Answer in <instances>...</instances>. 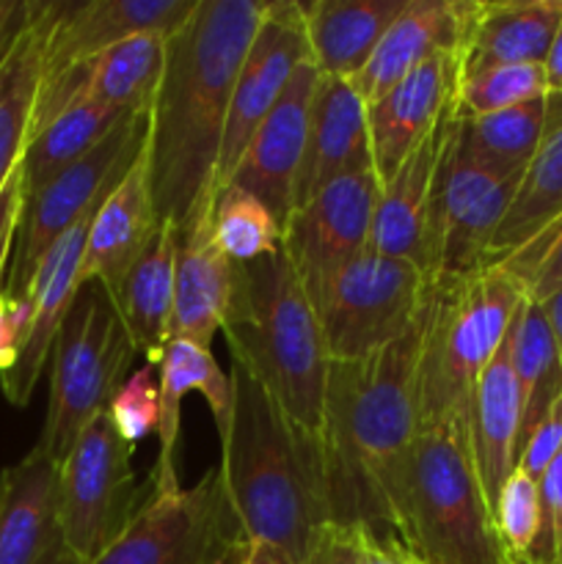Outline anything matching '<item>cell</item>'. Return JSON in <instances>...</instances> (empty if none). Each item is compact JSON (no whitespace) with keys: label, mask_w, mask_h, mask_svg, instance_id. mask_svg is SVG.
<instances>
[{"label":"cell","mask_w":562,"mask_h":564,"mask_svg":"<svg viewBox=\"0 0 562 564\" xmlns=\"http://www.w3.org/2000/svg\"><path fill=\"white\" fill-rule=\"evenodd\" d=\"M301 564H419L397 540L361 523H325Z\"/></svg>","instance_id":"39"},{"label":"cell","mask_w":562,"mask_h":564,"mask_svg":"<svg viewBox=\"0 0 562 564\" xmlns=\"http://www.w3.org/2000/svg\"><path fill=\"white\" fill-rule=\"evenodd\" d=\"M33 303L25 297H11L0 290V375L14 367L17 356L22 350L28 328H31Z\"/></svg>","instance_id":"43"},{"label":"cell","mask_w":562,"mask_h":564,"mask_svg":"<svg viewBox=\"0 0 562 564\" xmlns=\"http://www.w3.org/2000/svg\"><path fill=\"white\" fill-rule=\"evenodd\" d=\"M527 290L532 303H543L554 292L562 290V220L545 229L534 242H529L521 253L501 262Z\"/></svg>","instance_id":"41"},{"label":"cell","mask_w":562,"mask_h":564,"mask_svg":"<svg viewBox=\"0 0 562 564\" xmlns=\"http://www.w3.org/2000/svg\"><path fill=\"white\" fill-rule=\"evenodd\" d=\"M198 0H86L42 3L44 64L42 86L91 64L105 50L138 33H171L185 25Z\"/></svg>","instance_id":"15"},{"label":"cell","mask_w":562,"mask_h":564,"mask_svg":"<svg viewBox=\"0 0 562 564\" xmlns=\"http://www.w3.org/2000/svg\"><path fill=\"white\" fill-rule=\"evenodd\" d=\"M523 171L488 169L463 158L441 141L435 180L433 231H430V275H472L485 264L490 240L510 209Z\"/></svg>","instance_id":"12"},{"label":"cell","mask_w":562,"mask_h":564,"mask_svg":"<svg viewBox=\"0 0 562 564\" xmlns=\"http://www.w3.org/2000/svg\"><path fill=\"white\" fill-rule=\"evenodd\" d=\"M441 141H444V121L380 185L372 226H369V251L406 259L428 275Z\"/></svg>","instance_id":"22"},{"label":"cell","mask_w":562,"mask_h":564,"mask_svg":"<svg viewBox=\"0 0 562 564\" xmlns=\"http://www.w3.org/2000/svg\"><path fill=\"white\" fill-rule=\"evenodd\" d=\"M545 124H549V94L485 116H455L450 108L444 119L446 141L457 154L507 174L527 171L529 160L543 141Z\"/></svg>","instance_id":"32"},{"label":"cell","mask_w":562,"mask_h":564,"mask_svg":"<svg viewBox=\"0 0 562 564\" xmlns=\"http://www.w3.org/2000/svg\"><path fill=\"white\" fill-rule=\"evenodd\" d=\"M395 532L419 564H512L474 466L468 424L417 430L397 482Z\"/></svg>","instance_id":"5"},{"label":"cell","mask_w":562,"mask_h":564,"mask_svg":"<svg viewBox=\"0 0 562 564\" xmlns=\"http://www.w3.org/2000/svg\"><path fill=\"white\" fill-rule=\"evenodd\" d=\"M0 564H80L58 516V463L33 446L0 471Z\"/></svg>","instance_id":"17"},{"label":"cell","mask_w":562,"mask_h":564,"mask_svg":"<svg viewBox=\"0 0 562 564\" xmlns=\"http://www.w3.org/2000/svg\"><path fill=\"white\" fill-rule=\"evenodd\" d=\"M494 523L510 562H532L543 534V501H540V485L518 466L501 485L494 507Z\"/></svg>","instance_id":"38"},{"label":"cell","mask_w":562,"mask_h":564,"mask_svg":"<svg viewBox=\"0 0 562 564\" xmlns=\"http://www.w3.org/2000/svg\"><path fill=\"white\" fill-rule=\"evenodd\" d=\"M270 0H198L165 39V69L149 110L147 174L160 224L185 231L218 193L220 143L231 91Z\"/></svg>","instance_id":"1"},{"label":"cell","mask_w":562,"mask_h":564,"mask_svg":"<svg viewBox=\"0 0 562 564\" xmlns=\"http://www.w3.org/2000/svg\"><path fill=\"white\" fill-rule=\"evenodd\" d=\"M165 69V36L138 33L86 66L83 91L94 102L125 116H149Z\"/></svg>","instance_id":"34"},{"label":"cell","mask_w":562,"mask_h":564,"mask_svg":"<svg viewBox=\"0 0 562 564\" xmlns=\"http://www.w3.org/2000/svg\"><path fill=\"white\" fill-rule=\"evenodd\" d=\"M213 231L220 251L237 264L270 257L284 242V229L273 213L237 185L220 187L215 196Z\"/></svg>","instance_id":"36"},{"label":"cell","mask_w":562,"mask_h":564,"mask_svg":"<svg viewBox=\"0 0 562 564\" xmlns=\"http://www.w3.org/2000/svg\"><path fill=\"white\" fill-rule=\"evenodd\" d=\"M102 204H99V207H102ZM97 209L83 215V218L77 220L53 248H50L47 257L39 264L36 275H33L31 292H28V301L33 303L31 328H28V336L25 341H22V350L20 356H17L14 367L6 375H0L3 397L14 408H25L28 402H31L39 378H42L44 367H47L50 361L55 339H58L61 325H64L72 303H75L77 292H80L83 253H86L88 226H91V218L97 215Z\"/></svg>","instance_id":"18"},{"label":"cell","mask_w":562,"mask_h":564,"mask_svg":"<svg viewBox=\"0 0 562 564\" xmlns=\"http://www.w3.org/2000/svg\"><path fill=\"white\" fill-rule=\"evenodd\" d=\"M149 132V116H125L110 130L102 143L86 158L61 171L55 180L25 196L20 215V229L14 240V262L3 290L11 297H25L31 292L33 275L47 257L50 248L91 209L108 198V193L130 174L136 160L143 154Z\"/></svg>","instance_id":"9"},{"label":"cell","mask_w":562,"mask_h":564,"mask_svg":"<svg viewBox=\"0 0 562 564\" xmlns=\"http://www.w3.org/2000/svg\"><path fill=\"white\" fill-rule=\"evenodd\" d=\"M132 356L105 286L83 284L50 352V402L36 449L61 466L77 435L127 380Z\"/></svg>","instance_id":"7"},{"label":"cell","mask_w":562,"mask_h":564,"mask_svg":"<svg viewBox=\"0 0 562 564\" xmlns=\"http://www.w3.org/2000/svg\"><path fill=\"white\" fill-rule=\"evenodd\" d=\"M518 438H521V394L505 339L494 361L479 375L468 405V441L490 512L499 499L501 485L518 463Z\"/></svg>","instance_id":"26"},{"label":"cell","mask_w":562,"mask_h":564,"mask_svg":"<svg viewBox=\"0 0 562 564\" xmlns=\"http://www.w3.org/2000/svg\"><path fill=\"white\" fill-rule=\"evenodd\" d=\"M44 64V11L28 0L20 28L0 55V187L20 165L31 141Z\"/></svg>","instance_id":"31"},{"label":"cell","mask_w":562,"mask_h":564,"mask_svg":"<svg viewBox=\"0 0 562 564\" xmlns=\"http://www.w3.org/2000/svg\"><path fill=\"white\" fill-rule=\"evenodd\" d=\"M378 196L380 182L375 171L342 176L287 220L284 251L314 308L331 279L369 248Z\"/></svg>","instance_id":"13"},{"label":"cell","mask_w":562,"mask_h":564,"mask_svg":"<svg viewBox=\"0 0 562 564\" xmlns=\"http://www.w3.org/2000/svg\"><path fill=\"white\" fill-rule=\"evenodd\" d=\"M428 314L430 301L417 323L375 356L328 364L320 441L331 523H361L397 540V482L419 430L417 372Z\"/></svg>","instance_id":"2"},{"label":"cell","mask_w":562,"mask_h":564,"mask_svg":"<svg viewBox=\"0 0 562 564\" xmlns=\"http://www.w3.org/2000/svg\"><path fill=\"white\" fill-rule=\"evenodd\" d=\"M433 275L406 259L364 251L325 286L317 303L331 361H364L400 339L430 301Z\"/></svg>","instance_id":"8"},{"label":"cell","mask_w":562,"mask_h":564,"mask_svg":"<svg viewBox=\"0 0 562 564\" xmlns=\"http://www.w3.org/2000/svg\"><path fill=\"white\" fill-rule=\"evenodd\" d=\"M14 6H17V0H0V20L11 14V11H14Z\"/></svg>","instance_id":"49"},{"label":"cell","mask_w":562,"mask_h":564,"mask_svg":"<svg viewBox=\"0 0 562 564\" xmlns=\"http://www.w3.org/2000/svg\"><path fill=\"white\" fill-rule=\"evenodd\" d=\"M121 119H125V113L94 102L80 88L69 99V105L58 116H53L28 141L25 154L20 160L22 191H25V196L36 193L39 187L55 180L61 171L69 169L80 158H86L97 143H102L110 135V130Z\"/></svg>","instance_id":"33"},{"label":"cell","mask_w":562,"mask_h":564,"mask_svg":"<svg viewBox=\"0 0 562 564\" xmlns=\"http://www.w3.org/2000/svg\"><path fill=\"white\" fill-rule=\"evenodd\" d=\"M523 301V284L501 264L433 279L417 372L419 430L468 424L474 386L505 345Z\"/></svg>","instance_id":"6"},{"label":"cell","mask_w":562,"mask_h":564,"mask_svg":"<svg viewBox=\"0 0 562 564\" xmlns=\"http://www.w3.org/2000/svg\"><path fill=\"white\" fill-rule=\"evenodd\" d=\"M242 540H246V534H237V538L231 540L229 545H226V551L218 556V562H215V564H237V556H240Z\"/></svg>","instance_id":"48"},{"label":"cell","mask_w":562,"mask_h":564,"mask_svg":"<svg viewBox=\"0 0 562 564\" xmlns=\"http://www.w3.org/2000/svg\"><path fill=\"white\" fill-rule=\"evenodd\" d=\"M309 58H312V50H309L301 3L270 0L268 14L248 47L235 91H231L224 143H220L218 169H215L218 191L229 185L253 132L279 102L298 66Z\"/></svg>","instance_id":"14"},{"label":"cell","mask_w":562,"mask_h":564,"mask_svg":"<svg viewBox=\"0 0 562 564\" xmlns=\"http://www.w3.org/2000/svg\"><path fill=\"white\" fill-rule=\"evenodd\" d=\"M231 416L220 435V477L240 532L301 564L331 523L320 435L298 427L257 378L231 358Z\"/></svg>","instance_id":"3"},{"label":"cell","mask_w":562,"mask_h":564,"mask_svg":"<svg viewBox=\"0 0 562 564\" xmlns=\"http://www.w3.org/2000/svg\"><path fill=\"white\" fill-rule=\"evenodd\" d=\"M549 94L543 64H507L477 72L457 80L452 113L455 116H485Z\"/></svg>","instance_id":"37"},{"label":"cell","mask_w":562,"mask_h":564,"mask_svg":"<svg viewBox=\"0 0 562 564\" xmlns=\"http://www.w3.org/2000/svg\"><path fill=\"white\" fill-rule=\"evenodd\" d=\"M110 422L116 433L136 449L149 435H158L160 427V383L154 380V367L132 372L108 405Z\"/></svg>","instance_id":"40"},{"label":"cell","mask_w":562,"mask_h":564,"mask_svg":"<svg viewBox=\"0 0 562 564\" xmlns=\"http://www.w3.org/2000/svg\"><path fill=\"white\" fill-rule=\"evenodd\" d=\"M147 494L149 485L141 488L132 471V446L116 433L105 408L58 466L61 527L80 564L97 560L119 538Z\"/></svg>","instance_id":"10"},{"label":"cell","mask_w":562,"mask_h":564,"mask_svg":"<svg viewBox=\"0 0 562 564\" xmlns=\"http://www.w3.org/2000/svg\"><path fill=\"white\" fill-rule=\"evenodd\" d=\"M158 226L160 220L149 193L147 158L141 154L130 174L110 191L91 218L86 253H83V284H102L105 292L114 297L132 264L149 248Z\"/></svg>","instance_id":"25"},{"label":"cell","mask_w":562,"mask_h":564,"mask_svg":"<svg viewBox=\"0 0 562 564\" xmlns=\"http://www.w3.org/2000/svg\"><path fill=\"white\" fill-rule=\"evenodd\" d=\"M479 3L474 0H408L372 58L353 77L364 102H375L433 55H457L466 50Z\"/></svg>","instance_id":"20"},{"label":"cell","mask_w":562,"mask_h":564,"mask_svg":"<svg viewBox=\"0 0 562 564\" xmlns=\"http://www.w3.org/2000/svg\"><path fill=\"white\" fill-rule=\"evenodd\" d=\"M158 383L160 455L152 474H149V490L152 494L182 488L180 471H176V446H180L182 400H185V394L198 391L207 400L209 413L215 419V430H218V438L226 433L231 416V380L218 367L209 347L196 345V341L171 339L158 364Z\"/></svg>","instance_id":"24"},{"label":"cell","mask_w":562,"mask_h":564,"mask_svg":"<svg viewBox=\"0 0 562 564\" xmlns=\"http://www.w3.org/2000/svg\"><path fill=\"white\" fill-rule=\"evenodd\" d=\"M538 306L543 308V317L545 323H549L551 339H554L556 356H560V364H562V290L554 292L551 297H545V301L538 303Z\"/></svg>","instance_id":"47"},{"label":"cell","mask_w":562,"mask_h":564,"mask_svg":"<svg viewBox=\"0 0 562 564\" xmlns=\"http://www.w3.org/2000/svg\"><path fill=\"white\" fill-rule=\"evenodd\" d=\"M237 534L240 523L213 466L187 490H149L119 538L88 564H215Z\"/></svg>","instance_id":"11"},{"label":"cell","mask_w":562,"mask_h":564,"mask_svg":"<svg viewBox=\"0 0 562 564\" xmlns=\"http://www.w3.org/2000/svg\"><path fill=\"white\" fill-rule=\"evenodd\" d=\"M218 196V193H215ZM215 196L193 215L180 235L176 257L174 308H171V339L196 341L209 347L224 328L235 284V262L220 251L213 231Z\"/></svg>","instance_id":"23"},{"label":"cell","mask_w":562,"mask_h":564,"mask_svg":"<svg viewBox=\"0 0 562 564\" xmlns=\"http://www.w3.org/2000/svg\"><path fill=\"white\" fill-rule=\"evenodd\" d=\"M461 80L457 55H433L402 77L391 91L367 105L369 143L378 182L383 185L408 154L444 121Z\"/></svg>","instance_id":"19"},{"label":"cell","mask_w":562,"mask_h":564,"mask_svg":"<svg viewBox=\"0 0 562 564\" xmlns=\"http://www.w3.org/2000/svg\"><path fill=\"white\" fill-rule=\"evenodd\" d=\"M562 0H494L479 3L461 55V77L507 64H545Z\"/></svg>","instance_id":"27"},{"label":"cell","mask_w":562,"mask_h":564,"mask_svg":"<svg viewBox=\"0 0 562 564\" xmlns=\"http://www.w3.org/2000/svg\"><path fill=\"white\" fill-rule=\"evenodd\" d=\"M545 80H549V94H562V22L556 28V36L551 42L549 55H545Z\"/></svg>","instance_id":"46"},{"label":"cell","mask_w":562,"mask_h":564,"mask_svg":"<svg viewBox=\"0 0 562 564\" xmlns=\"http://www.w3.org/2000/svg\"><path fill=\"white\" fill-rule=\"evenodd\" d=\"M176 257H180V231L171 224H160L147 251L132 264L119 292L110 297L132 350L141 352L149 367H158L165 345L171 341Z\"/></svg>","instance_id":"28"},{"label":"cell","mask_w":562,"mask_h":564,"mask_svg":"<svg viewBox=\"0 0 562 564\" xmlns=\"http://www.w3.org/2000/svg\"><path fill=\"white\" fill-rule=\"evenodd\" d=\"M562 449V397L554 402L549 413H545L543 422L532 430V435L527 438V444L521 446V455H518L516 466L523 474L540 482V477L545 474V468L551 466V460L556 457V452Z\"/></svg>","instance_id":"42"},{"label":"cell","mask_w":562,"mask_h":564,"mask_svg":"<svg viewBox=\"0 0 562 564\" xmlns=\"http://www.w3.org/2000/svg\"><path fill=\"white\" fill-rule=\"evenodd\" d=\"M562 220V94H549V124L516 198L490 240L485 264H501ZM483 264V268H485Z\"/></svg>","instance_id":"30"},{"label":"cell","mask_w":562,"mask_h":564,"mask_svg":"<svg viewBox=\"0 0 562 564\" xmlns=\"http://www.w3.org/2000/svg\"><path fill=\"white\" fill-rule=\"evenodd\" d=\"M229 358H237L309 433H323L328 350L317 312L303 292L284 242L253 262H235L229 312L224 319Z\"/></svg>","instance_id":"4"},{"label":"cell","mask_w":562,"mask_h":564,"mask_svg":"<svg viewBox=\"0 0 562 564\" xmlns=\"http://www.w3.org/2000/svg\"><path fill=\"white\" fill-rule=\"evenodd\" d=\"M408 0H314L301 3L309 50L320 75L353 80Z\"/></svg>","instance_id":"29"},{"label":"cell","mask_w":562,"mask_h":564,"mask_svg":"<svg viewBox=\"0 0 562 564\" xmlns=\"http://www.w3.org/2000/svg\"><path fill=\"white\" fill-rule=\"evenodd\" d=\"M237 564H292V560L284 554V551L273 549V545L242 540Z\"/></svg>","instance_id":"45"},{"label":"cell","mask_w":562,"mask_h":564,"mask_svg":"<svg viewBox=\"0 0 562 564\" xmlns=\"http://www.w3.org/2000/svg\"><path fill=\"white\" fill-rule=\"evenodd\" d=\"M22 202H25V191H22V169L17 165V169L11 171L9 180H6V185L0 187V279H3V270L11 257V248H14L17 229H20ZM0 290H3V284H0Z\"/></svg>","instance_id":"44"},{"label":"cell","mask_w":562,"mask_h":564,"mask_svg":"<svg viewBox=\"0 0 562 564\" xmlns=\"http://www.w3.org/2000/svg\"><path fill=\"white\" fill-rule=\"evenodd\" d=\"M512 372H516L518 394H521V438L518 455L532 430L545 419L562 397V364L551 339L549 323L538 303L527 301L518 308L507 334Z\"/></svg>","instance_id":"35"},{"label":"cell","mask_w":562,"mask_h":564,"mask_svg":"<svg viewBox=\"0 0 562 564\" xmlns=\"http://www.w3.org/2000/svg\"><path fill=\"white\" fill-rule=\"evenodd\" d=\"M317 77L320 72L312 58L298 66L281 99L248 141L229 182L259 198L273 213L281 229L295 213L298 171L306 147L309 110H312Z\"/></svg>","instance_id":"16"},{"label":"cell","mask_w":562,"mask_h":564,"mask_svg":"<svg viewBox=\"0 0 562 564\" xmlns=\"http://www.w3.org/2000/svg\"><path fill=\"white\" fill-rule=\"evenodd\" d=\"M375 171L367 102L345 77L320 75L309 110L306 147L295 185V209L342 176Z\"/></svg>","instance_id":"21"}]
</instances>
